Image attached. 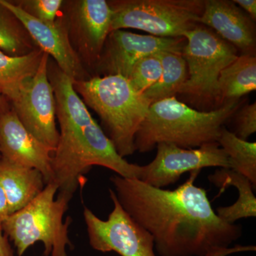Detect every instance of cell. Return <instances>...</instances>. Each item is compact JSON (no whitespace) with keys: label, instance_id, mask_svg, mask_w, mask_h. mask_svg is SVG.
Instances as JSON below:
<instances>
[{"label":"cell","instance_id":"cell-6","mask_svg":"<svg viewBox=\"0 0 256 256\" xmlns=\"http://www.w3.org/2000/svg\"><path fill=\"white\" fill-rule=\"evenodd\" d=\"M111 32L134 28L161 38H181L198 24L204 0H116Z\"/></svg>","mask_w":256,"mask_h":256},{"label":"cell","instance_id":"cell-16","mask_svg":"<svg viewBox=\"0 0 256 256\" xmlns=\"http://www.w3.org/2000/svg\"><path fill=\"white\" fill-rule=\"evenodd\" d=\"M0 184L12 214L33 201L46 184L38 170L14 164L0 156Z\"/></svg>","mask_w":256,"mask_h":256},{"label":"cell","instance_id":"cell-15","mask_svg":"<svg viewBox=\"0 0 256 256\" xmlns=\"http://www.w3.org/2000/svg\"><path fill=\"white\" fill-rule=\"evenodd\" d=\"M198 24L214 30L242 54H256L255 24L234 1L206 0Z\"/></svg>","mask_w":256,"mask_h":256},{"label":"cell","instance_id":"cell-4","mask_svg":"<svg viewBox=\"0 0 256 256\" xmlns=\"http://www.w3.org/2000/svg\"><path fill=\"white\" fill-rule=\"evenodd\" d=\"M74 88L86 106L98 114L120 156L134 154L136 134L151 105L143 94L120 75L76 80Z\"/></svg>","mask_w":256,"mask_h":256},{"label":"cell","instance_id":"cell-2","mask_svg":"<svg viewBox=\"0 0 256 256\" xmlns=\"http://www.w3.org/2000/svg\"><path fill=\"white\" fill-rule=\"evenodd\" d=\"M48 77L54 92L58 140L52 156V182L58 192L73 196L84 174L92 166L112 170L124 178H139L140 165L122 158L88 110L74 88V80L48 60Z\"/></svg>","mask_w":256,"mask_h":256},{"label":"cell","instance_id":"cell-18","mask_svg":"<svg viewBox=\"0 0 256 256\" xmlns=\"http://www.w3.org/2000/svg\"><path fill=\"white\" fill-rule=\"evenodd\" d=\"M44 54L38 47L20 56L6 54L0 50V90L2 95L14 100L24 82L36 74Z\"/></svg>","mask_w":256,"mask_h":256},{"label":"cell","instance_id":"cell-26","mask_svg":"<svg viewBox=\"0 0 256 256\" xmlns=\"http://www.w3.org/2000/svg\"><path fill=\"white\" fill-rule=\"evenodd\" d=\"M234 2L238 5L244 12L248 15L252 21L256 20V0H234Z\"/></svg>","mask_w":256,"mask_h":256},{"label":"cell","instance_id":"cell-20","mask_svg":"<svg viewBox=\"0 0 256 256\" xmlns=\"http://www.w3.org/2000/svg\"><path fill=\"white\" fill-rule=\"evenodd\" d=\"M162 66L161 77L154 86L143 92L150 104L172 97L188 78V68L182 53L162 52L158 53Z\"/></svg>","mask_w":256,"mask_h":256},{"label":"cell","instance_id":"cell-14","mask_svg":"<svg viewBox=\"0 0 256 256\" xmlns=\"http://www.w3.org/2000/svg\"><path fill=\"white\" fill-rule=\"evenodd\" d=\"M54 150L40 142L28 132L13 109L0 112V154L3 159L34 168L52 182V156Z\"/></svg>","mask_w":256,"mask_h":256},{"label":"cell","instance_id":"cell-12","mask_svg":"<svg viewBox=\"0 0 256 256\" xmlns=\"http://www.w3.org/2000/svg\"><path fill=\"white\" fill-rule=\"evenodd\" d=\"M185 44L184 37L161 38L114 30L106 38L94 76L120 75L128 78L134 64L143 57L162 52L182 53Z\"/></svg>","mask_w":256,"mask_h":256},{"label":"cell","instance_id":"cell-25","mask_svg":"<svg viewBox=\"0 0 256 256\" xmlns=\"http://www.w3.org/2000/svg\"><path fill=\"white\" fill-rule=\"evenodd\" d=\"M236 132L240 139L248 138L256 132V104H247L236 112Z\"/></svg>","mask_w":256,"mask_h":256},{"label":"cell","instance_id":"cell-27","mask_svg":"<svg viewBox=\"0 0 256 256\" xmlns=\"http://www.w3.org/2000/svg\"><path fill=\"white\" fill-rule=\"evenodd\" d=\"M0 256H15L9 239L0 226Z\"/></svg>","mask_w":256,"mask_h":256},{"label":"cell","instance_id":"cell-17","mask_svg":"<svg viewBox=\"0 0 256 256\" xmlns=\"http://www.w3.org/2000/svg\"><path fill=\"white\" fill-rule=\"evenodd\" d=\"M208 180L220 188V193L230 186L236 188L238 192V200L234 204L218 207L216 210L220 220L228 224H235L240 218L256 217V198L254 186L248 178L233 170L220 168L208 176Z\"/></svg>","mask_w":256,"mask_h":256},{"label":"cell","instance_id":"cell-28","mask_svg":"<svg viewBox=\"0 0 256 256\" xmlns=\"http://www.w3.org/2000/svg\"><path fill=\"white\" fill-rule=\"evenodd\" d=\"M10 215L8 200L4 190L0 184V226Z\"/></svg>","mask_w":256,"mask_h":256},{"label":"cell","instance_id":"cell-9","mask_svg":"<svg viewBox=\"0 0 256 256\" xmlns=\"http://www.w3.org/2000/svg\"><path fill=\"white\" fill-rule=\"evenodd\" d=\"M63 9L70 44L84 68L94 70L111 32L110 5L106 0H73L64 2Z\"/></svg>","mask_w":256,"mask_h":256},{"label":"cell","instance_id":"cell-1","mask_svg":"<svg viewBox=\"0 0 256 256\" xmlns=\"http://www.w3.org/2000/svg\"><path fill=\"white\" fill-rule=\"evenodd\" d=\"M200 172H191L186 182L174 190L117 174L110 182L120 205L151 234L160 256H226L255 250V246L229 248L242 236V226L217 216L206 190L194 184Z\"/></svg>","mask_w":256,"mask_h":256},{"label":"cell","instance_id":"cell-23","mask_svg":"<svg viewBox=\"0 0 256 256\" xmlns=\"http://www.w3.org/2000/svg\"><path fill=\"white\" fill-rule=\"evenodd\" d=\"M162 73L161 60L158 54H154L138 60L127 79L134 89L143 94L159 80Z\"/></svg>","mask_w":256,"mask_h":256},{"label":"cell","instance_id":"cell-24","mask_svg":"<svg viewBox=\"0 0 256 256\" xmlns=\"http://www.w3.org/2000/svg\"><path fill=\"white\" fill-rule=\"evenodd\" d=\"M64 2L63 0H22L16 4L28 14L42 22L54 24L62 12Z\"/></svg>","mask_w":256,"mask_h":256},{"label":"cell","instance_id":"cell-7","mask_svg":"<svg viewBox=\"0 0 256 256\" xmlns=\"http://www.w3.org/2000/svg\"><path fill=\"white\" fill-rule=\"evenodd\" d=\"M182 56L188 68V78L178 94L204 102L224 104L218 89L220 72L232 64L238 50L216 32L198 24L184 36Z\"/></svg>","mask_w":256,"mask_h":256},{"label":"cell","instance_id":"cell-19","mask_svg":"<svg viewBox=\"0 0 256 256\" xmlns=\"http://www.w3.org/2000/svg\"><path fill=\"white\" fill-rule=\"evenodd\" d=\"M218 89L223 104L256 90V54H240L220 72Z\"/></svg>","mask_w":256,"mask_h":256},{"label":"cell","instance_id":"cell-10","mask_svg":"<svg viewBox=\"0 0 256 256\" xmlns=\"http://www.w3.org/2000/svg\"><path fill=\"white\" fill-rule=\"evenodd\" d=\"M50 56L44 54L40 67L24 82L12 101L15 114L24 127L38 140L54 150L58 140L54 92L48 77Z\"/></svg>","mask_w":256,"mask_h":256},{"label":"cell","instance_id":"cell-29","mask_svg":"<svg viewBox=\"0 0 256 256\" xmlns=\"http://www.w3.org/2000/svg\"><path fill=\"white\" fill-rule=\"evenodd\" d=\"M2 96V94L1 90H0V106H1Z\"/></svg>","mask_w":256,"mask_h":256},{"label":"cell","instance_id":"cell-13","mask_svg":"<svg viewBox=\"0 0 256 256\" xmlns=\"http://www.w3.org/2000/svg\"><path fill=\"white\" fill-rule=\"evenodd\" d=\"M0 4L21 22L36 47L52 56L69 78L74 82L90 78L70 44L63 18H58L54 24H46L28 14L15 2L0 0Z\"/></svg>","mask_w":256,"mask_h":256},{"label":"cell","instance_id":"cell-11","mask_svg":"<svg viewBox=\"0 0 256 256\" xmlns=\"http://www.w3.org/2000/svg\"><path fill=\"white\" fill-rule=\"evenodd\" d=\"M156 154L149 164L141 168L140 181L154 188H164L178 181L188 172L206 168L230 169L228 156L218 142L186 149L170 143H160Z\"/></svg>","mask_w":256,"mask_h":256},{"label":"cell","instance_id":"cell-21","mask_svg":"<svg viewBox=\"0 0 256 256\" xmlns=\"http://www.w3.org/2000/svg\"><path fill=\"white\" fill-rule=\"evenodd\" d=\"M228 156L230 169L248 178L256 188V143L240 139L223 128L218 142Z\"/></svg>","mask_w":256,"mask_h":256},{"label":"cell","instance_id":"cell-3","mask_svg":"<svg viewBox=\"0 0 256 256\" xmlns=\"http://www.w3.org/2000/svg\"><path fill=\"white\" fill-rule=\"evenodd\" d=\"M240 108V101H226L218 108L200 111L192 108L176 96L153 102L140 126L136 151L148 152L160 143L192 149L217 142L222 128Z\"/></svg>","mask_w":256,"mask_h":256},{"label":"cell","instance_id":"cell-5","mask_svg":"<svg viewBox=\"0 0 256 256\" xmlns=\"http://www.w3.org/2000/svg\"><path fill=\"white\" fill-rule=\"evenodd\" d=\"M54 183L46 184L43 191L26 206L8 217L2 228L12 242L16 254L22 256L38 242L44 244V256H68L67 248L73 246L68 236L72 218L64 214L72 196L60 192Z\"/></svg>","mask_w":256,"mask_h":256},{"label":"cell","instance_id":"cell-22","mask_svg":"<svg viewBox=\"0 0 256 256\" xmlns=\"http://www.w3.org/2000/svg\"><path fill=\"white\" fill-rule=\"evenodd\" d=\"M37 48L21 22L0 4V50L20 56Z\"/></svg>","mask_w":256,"mask_h":256},{"label":"cell","instance_id":"cell-8","mask_svg":"<svg viewBox=\"0 0 256 256\" xmlns=\"http://www.w3.org/2000/svg\"><path fill=\"white\" fill-rule=\"evenodd\" d=\"M109 193L114 210L107 220H101L88 208H84L90 246L98 252H114L121 256H156L151 234L124 212L112 188Z\"/></svg>","mask_w":256,"mask_h":256}]
</instances>
